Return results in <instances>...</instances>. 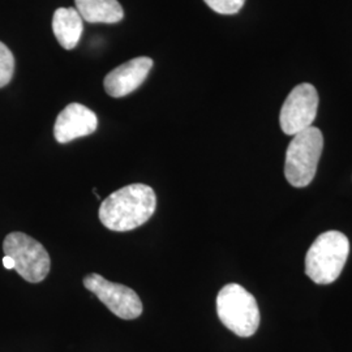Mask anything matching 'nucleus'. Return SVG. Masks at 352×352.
Masks as SVG:
<instances>
[{"mask_svg":"<svg viewBox=\"0 0 352 352\" xmlns=\"http://www.w3.org/2000/svg\"><path fill=\"white\" fill-rule=\"evenodd\" d=\"M155 208V192L149 186L138 183L118 189L103 200L98 217L110 231L126 232L146 223Z\"/></svg>","mask_w":352,"mask_h":352,"instance_id":"obj_1","label":"nucleus"},{"mask_svg":"<svg viewBox=\"0 0 352 352\" xmlns=\"http://www.w3.org/2000/svg\"><path fill=\"white\" fill-rule=\"evenodd\" d=\"M350 241L340 231H327L314 241L305 257V274L317 285L336 282L346 265Z\"/></svg>","mask_w":352,"mask_h":352,"instance_id":"obj_2","label":"nucleus"},{"mask_svg":"<svg viewBox=\"0 0 352 352\" xmlns=\"http://www.w3.org/2000/svg\"><path fill=\"white\" fill-rule=\"evenodd\" d=\"M221 322L241 338L252 337L260 327V309L254 296L238 283H230L217 296Z\"/></svg>","mask_w":352,"mask_h":352,"instance_id":"obj_3","label":"nucleus"},{"mask_svg":"<svg viewBox=\"0 0 352 352\" xmlns=\"http://www.w3.org/2000/svg\"><path fill=\"white\" fill-rule=\"evenodd\" d=\"M324 149V136L316 126L299 132L286 151L285 175L295 188H304L314 180Z\"/></svg>","mask_w":352,"mask_h":352,"instance_id":"obj_4","label":"nucleus"},{"mask_svg":"<svg viewBox=\"0 0 352 352\" xmlns=\"http://www.w3.org/2000/svg\"><path fill=\"white\" fill-rule=\"evenodd\" d=\"M6 256L12 257L14 270L30 283H39L50 273V256L45 247L23 232H11L3 241Z\"/></svg>","mask_w":352,"mask_h":352,"instance_id":"obj_5","label":"nucleus"},{"mask_svg":"<svg viewBox=\"0 0 352 352\" xmlns=\"http://www.w3.org/2000/svg\"><path fill=\"white\" fill-rule=\"evenodd\" d=\"M318 101V93L311 84L305 82L292 89L279 113L282 131L289 136H295L312 126L317 115Z\"/></svg>","mask_w":352,"mask_h":352,"instance_id":"obj_6","label":"nucleus"},{"mask_svg":"<svg viewBox=\"0 0 352 352\" xmlns=\"http://www.w3.org/2000/svg\"><path fill=\"white\" fill-rule=\"evenodd\" d=\"M85 289L93 292L113 315L123 320H135L142 314V302L139 295L120 283H113L91 273L84 278Z\"/></svg>","mask_w":352,"mask_h":352,"instance_id":"obj_7","label":"nucleus"},{"mask_svg":"<svg viewBox=\"0 0 352 352\" xmlns=\"http://www.w3.org/2000/svg\"><path fill=\"white\" fill-rule=\"evenodd\" d=\"M98 128V118L84 104L71 103L58 115L54 136L59 144H67L94 133Z\"/></svg>","mask_w":352,"mask_h":352,"instance_id":"obj_8","label":"nucleus"},{"mask_svg":"<svg viewBox=\"0 0 352 352\" xmlns=\"http://www.w3.org/2000/svg\"><path fill=\"white\" fill-rule=\"evenodd\" d=\"M153 68V60L148 56L131 59L116 67L104 77V90L113 98H122L139 89Z\"/></svg>","mask_w":352,"mask_h":352,"instance_id":"obj_9","label":"nucleus"},{"mask_svg":"<svg viewBox=\"0 0 352 352\" xmlns=\"http://www.w3.org/2000/svg\"><path fill=\"white\" fill-rule=\"evenodd\" d=\"M82 17L76 8H58L52 17L54 34L65 50H74L84 30Z\"/></svg>","mask_w":352,"mask_h":352,"instance_id":"obj_10","label":"nucleus"},{"mask_svg":"<svg viewBox=\"0 0 352 352\" xmlns=\"http://www.w3.org/2000/svg\"><path fill=\"white\" fill-rule=\"evenodd\" d=\"M76 10L82 20L96 24H115L123 20V7L118 0H76Z\"/></svg>","mask_w":352,"mask_h":352,"instance_id":"obj_11","label":"nucleus"},{"mask_svg":"<svg viewBox=\"0 0 352 352\" xmlns=\"http://www.w3.org/2000/svg\"><path fill=\"white\" fill-rule=\"evenodd\" d=\"M14 74V56L12 51L0 42V88L7 87Z\"/></svg>","mask_w":352,"mask_h":352,"instance_id":"obj_12","label":"nucleus"},{"mask_svg":"<svg viewBox=\"0 0 352 352\" xmlns=\"http://www.w3.org/2000/svg\"><path fill=\"white\" fill-rule=\"evenodd\" d=\"M214 12L221 14H235L243 8L245 0H204Z\"/></svg>","mask_w":352,"mask_h":352,"instance_id":"obj_13","label":"nucleus"},{"mask_svg":"<svg viewBox=\"0 0 352 352\" xmlns=\"http://www.w3.org/2000/svg\"><path fill=\"white\" fill-rule=\"evenodd\" d=\"M3 266H4L6 269H8V270L14 269V261H13L12 257L4 256V258H3Z\"/></svg>","mask_w":352,"mask_h":352,"instance_id":"obj_14","label":"nucleus"}]
</instances>
